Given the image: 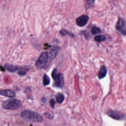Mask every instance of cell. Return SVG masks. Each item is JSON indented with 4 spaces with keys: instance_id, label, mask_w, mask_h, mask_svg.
<instances>
[{
    "instance_id": "cell-1",
    "label": "cell",
    "mask_w": 126,
    "mask_h": 126,
    "mask_svg": "<svg viewBox=\"0 0 126 126\" xmlns=\"http://www.w3.org/2000/svg\"><path fill=\"white\" fill-rule=\"evenodd\" d=\"M21 116L25 120L31 122L40 123L43 121V117L38 113L29 110H25L21 113Z\"/></svg>"
},
{
    "instance_id": "cell-2",
    "label": "cell",
    "mask_w": 126,
    "mask_h": 126,
    "mask_svg": "<svg viewBox=\"0 0 126 126\" xmlns=\"http://www.w3.org/2000/svg\"><path fill=\"white\" fill-rule=\"evenodd\" d=\"M52 78L54 81L53 87L58 88H62L64 85L63 75L61 73H58L57 68H54L51 73Z\"/></svg>"
},
{
    "instance_id": "cell-3",
    "label": "cell",
    "mask_w": 126,
    "mask_h": 126,
    "mask_svg": "<svg viewBox=\"0 0 126 126\" xmlns=\"http://www.w3.org/2000/svg\"><path fill=\"white\" fill-rule=\"evenodd\" d=\"M22 106L21 100L16 98L8 99L2 103V107L7 110H14L19 108Z\"/></svg>"
},
{
    "instance_id": "cell-4",
    "label": "cell",
    "mask_w": 126,
    "mask_h": 126,
    "mask_svg": "<svg viewBox=\"0 0 126 126\" xmlns=\"http://www.w3.org/2000/svg\"><path fill=\"white\" fill-rule=\"evenodd\" d=\"M48 58V53L47 52H42L35 62V66L36 67L40 69L44 68L47 64Z\"/></svg>"
},
{
    "instance_id": "cell-5",
    "label": "cell",
    "mask_w": 126,
    "mask_h": 126,
    "mask_svg": "<svg viewBox=\"0 0 126 126\" xmlns=\"http://www.w3.org/2000/svg\"><path fill=\"white\" fill-rule=\"evenodd\" d=\"M116 29L124 35H126V22L124 18L119 17L116 25Z\"/></svg>"
},
{
    "instance_id": "cell-6",
    "label": "cell",
    "mask_w": 126,
    "mask_h": 126,
    "mask_svg": "<svg viewBox=\"0 0 126 126\" xmlns=\"http://www.w3.org/2000/svg\"><path fill=\"white\" fill-rule=\"evenodd\" d=\"M107 114L113 119L117 120H122L125 119V115L120 111L110 110L107 112Z\"/></svg>"
},
{
    "instance_id": "cell-7",
    "label": "cell",
    "mask_w": 126,
    "mask_h": 126,
    "mask_svg": "<svg viewBox=\"0 0 126 126\" xmlns=\"http://www.w3.org/2000/svg\"><path fill=\"white\" fill-rule=\"evenodd\" d=\"M89 20V16L86 14H83L76 18V23L79 27H83L87 24Z\"/></svg>"
},
{
    "instance_id": "cell-8",
    "label": "cell",
    "mask_w": 126,
    "mask_h": 126,
    "mask_svg": "<svg viewBox=\"0 0 126 126\" xmlns=\"http://www.w3.org/2000/svg\"><path fill=\"white\" fill-rule=\"evenodd\" d=\"M60 49V47L57 46H53L52 47H51V49L48 53V57L50 60H53L56 58Z\"/></svg>"
},
{
    "instance_id": "cell-9",
    "label": "cell",
    "mask_w": 126,
    "mask_h": 126,
    "mask_svg": "<svg viewBox=\"0 0 126 126\" xmlns=\"http://www.w3.org/2000/svg\"><path fill=\"white\" fill-rule=\"evenodd\" d=\"M0 95L9 98H13L16 96L15 92L11 89L0 90Z\"/></svg>"
},
{
    "instance_id": "cell-10",
    "label": "cell",
    "mask_w": 126,
    "mask_h": 126,
    "mask_svg": "<svg viewBox=\"0 0 126 126\" xmlns=\"http://www.w3.org/2000/svg\"><path fill=\"white\" fill-rule=\"evenodd\" d=\"M6 70H8L9 72H18L19 70L20 69L21 66H17V65H15L13 64H10L8 63H6L4 67H3Z\"/></svg>"
},
{
    "instance_id": "cell-11",
    "label": "cell",
    "mask_w": 126,
    "mask_h": 126,
    "mask_svg": "<svg viewBox=\"0 0 126 126\" xmlns=\"http://www.w3.org/2000/svg\"><path fill=\"white\" fill-rule=\"evenodd\" d=\"M107 72V71L106 67L104 65L101 66L99 71L97 73V77L98 79H101L104 78L106 76Z\"/></svg>"
},
{
    "instance_id": "cell-12",
    "label": "cell",
    "mask_w": 126,
    "mask_h": 126,
    "mask_svg": "<svg viewBox=\"0 0 126 126\" xmlns=\"http://www.w3.org/2000/svg\"><path fill=\"white\" fill-rule=\"evenodd\" d=\"M60 33L62 35L64 36L67 35L71 37H74V34L72 32H69V31H68L66 29H64L61 30L60 31Z\"/></svg>"
},
{
    "instance_id": "cell-13",
    "label": "cell",
    "mask_w": 126,
    "mask_h": 126,
    "mask_svg": "<svg viewBox=\"0 0 126 126\" xmlns=\"http://www.w3.org/2000/svg\"><path fill=\"white\" fill-rule=\"evenodd\" d=\"M94 0H85V6L86 10H88L94 6Z\"/></svg>"
},
{
    "instance_id": "cell-14",
    "label": "cell",
    "mask_w": 126,
    "mask_h": 126,
    "mask_svg": "<svg viewBox=\"0 0 126 126\" xmlns=\"http://www.w3.org/2000/svg\"><path fill=\"white\" fill-rule=\"evenodd\" d=\"M106 37L104 35H97L94 37V40L97 42H101L105 40Z\"/></svg>"
},
{
    "instance_id": "cell-15",
    "label": "cell",
    "mask_w": 126,
    "mask_h": 126,
    "mask_svg": "<svg viewBox=\"0 0 126 126\" xmlns=\"http://www.w3.org/2000/svg\"><path fill=\"white\" fill-rule=\"evenodd\" d=\"M56 101H57L58 103H62L64 99V96L63 94L60 93L57 94V95L56 96Z\"/></svg>"
},
{
    "instance_id": "cell-16",
    "label": "cell",
    "mask_w": 126,
    "mask_h": 126,
    "mask_svg": "<svg viewBox=\"0 0 126 126\" xmlns=\"http://www.w3.org/2000/svg\"><path fill=\"white\" fill-rule=\"evenodd\" d=\"M50 83V79L49 77L47 75L45 74L43 77V84L44 86H46L49 85Z\"/></svg>"
},
{
    "instance_id": "cell-17",
    "label": "cell",
    "mask_w": 126,
    "mask_h": 126,
    "mask_svg": "<svg viewBox=\"0 0 126 126\" xmlns=\"http://www.w3.org/2000/svg\"><path fill=\"white\" fill-rule=\"evenodd\" d=\"M91 32L93 34H96L101 32V30L98 27H94L91 30Z\"/></svg>"
},
{
    "instance_id": "cell-18",
    "label": "cell",
    "mask_w": 126,
    "mask_h": 126,
    "mask_svg": "<svg viewBox=\"0 0 126 126\" xmlns=\"http://www.w3.org/2000/svg\"><path fill=\"white\" fill-rule=\"evenodd\" d=\"M27 71V69H26L25 68H24L21 66L20 69L17 72V73L20 76H24L26 74Z\"/></svg>"
},
{
    "instance_id": "cell-19",
    "label": "cell",
    "mask_w": 126,
    "mask_h": 126,
    "mask_svg": "<svg viewBox=\"0 0 126 126\" xmlns=\"http://www.w3.org/2000/svg\"><path fill=\"white\" fill-rule=\"evenodd\" d=\"M82 33L83 34V35H85V36L87 39H89L91 37L90 33L87 31H82Z\"/></svg>"
},
{
    "instance_id": "cell-20",
    "label": "cell",
    "mask_w": 126,
    "mask_h": 126,
    "mask_svg": "<svg viewBox=\"0 0 126 126\" xmlns=\"http://www.w3.org/2000/svg\"><path fill=\"white\" fill-rule=\"evenodd\" d=\"M50 104L51 106L54 108L55 107V100L54 99H51L50 100Z\"/></svg>"
}]
</instances>
